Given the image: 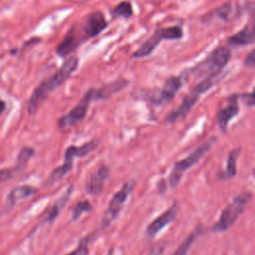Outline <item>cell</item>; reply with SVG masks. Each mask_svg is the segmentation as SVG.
Returning <instances> with one entry per match:
<instances>
[{"mask_svg":"<svg viewBox=\"0 0 255 255\" xmlns=\"http://www.w3.org/2000/svg\"><path fill=\"white\" fill-rule=\"evenodd\" d=\"M241 149L240 148H234L232 149L227 157V163H226V170L224 173V178H232L236 175L237 170V159L239 157Z\"/></svg>","mask_w":255,"mask_h":255,"instance_id":"22","label":"cell"},{"mask_svg":"<svg viewBox=\"0 0 255 255\" xmlns=\"http://www.w3.org/2000/svg\"><path fill=\"white\" fill-rule=\"evenodd\" d=\"M92 210V205L89 201L87 200H83L78 202L74 209H73V214H72V219L73 220H77L84 212H89Z\"/></svg>","mask_w":255,"mask_h":255,"instance_id":"26","label":"cell"},{"mask_svg":"<svg viewBox=\"0 0 255 255\" xmlns=\"http://www.w3.org/2000/svg\"><path fill=\"white\" fill-rule=\"evenodd\" d=\"M99 140L94 138L81 145H70L65 150L64 160L73 161L76 157H84L94 151L99 146Z\"/></svg>","mask_w":255,"mask_h":255,"instance_id":"14","label":"cell"},{"mask_svg":"<svg viewBox=\"0 0 255 255\" xmlns=\"http://www.w3.org/2000/svg\"><path fill=\"white\" fill-rule=\"evenodd\" d=\"M78 42L76 40L74 32L71 30L68 32V34L65 36L63 41L58 45L56 49V53L61 56V57H66L68 56L72 51L75 50L77 47Z\"/></svg>","mask_w":255,"mask_h":255,"instance_id":"19","label":"cell"},{"mask_svg":"<svg viewBox=\"0 0 255 255\" xmlns=\"http://www.w3.org/2000/svg\"><path fill=\"white\" fill-rule=\"evenodd\" d=\"M89 240H90V236H87V237L81 239L77 248H75L72 252H70L66 255H88V253H89V248H88Z\"/></svg>","mask_w":255,"mask_h":255,"instance_id":"27","label":"cell"},{"mask_svg":"<svg viewBox=\"0 0 255 255\" xmlns=\"http://www.w3.org/2000/svg\"><path fill=\"white\" fill-rule=\"evenodd\" d=\"M239 105H238V96L233 95L228 99V105L220 110L217 115V123L222 131H225L229 122L238 115Z\"/></svg>","mask_w":255,"mask_h":255,"instance_id":"12","label":"cell"},{"mask_svg":"<svg viewBox=\"0 0 255 255\" xmlns=\"http://www.w3.org/2000/svg\"><path fill=\"white\" fill-rule=\"evenodd\" d=\"M109 176H110V168L105 164L100 165L98 169L93 174H91L88 180V183L86 186L88 193L93 196L100 195L104 189L105 182L107 181Z\"/></svg>","mask_w":255,"mask_h":255,"instance_id":"10","label":"cell"},{"mask_svg":"<svg viewBox=\"0 0 255 255\" xmlns=\"http://www.w3.org/2000/svg\"><path fill=\"white\" fill-rule=\"evenodd\" d=\"M160 32L163 39H166V40H177V39H180L183 35L181 28L178 26L162 28L160 29Z\"/></svg>","mask_w":255,"mask_h":255,"instance_id":"25","label":"cell"},{"mask_svg":"<svg viewBox=\"0 0 255 255\" xmlns=\"http://www.w3.org/2000/svg\"><path fill=\"white\" fill-rule=\"evenodd\" d=\"M95 97V91L93 89H90L85 96L81 99V101L66 115H64L62 118L58 121V126L60 128L65 129L68 128L78 122L82 121L88 112L89 105L92 101V99Z\"/></svg>","mask_w":255,"mask_h":255,"instance_id":"6","label":"cell"},{"mask_svg":"<svg viewBox=\"0 0 255 255\" xmlns=\"http://www.w3.org/2000/svg\"><path fill=\"white\" fill-rule=\"evenodd\" d=\"M200 234V229L196 228L194 229L175 249V251L172 253V255H186L187 252L189 251L190 247L192 246L193 242L196 240L198 235Z\"/></svg>","mask_w":255,"mask_h":255,"instance_id":"23","label":"cell"},{"mask_svg":"<svg viewBox=\"0 0 255 255\" xmlns=\"http://www.w3.org/2000/svg\"><path fill=\"white\" fill-rule=\"evenodd\" d=\"M79 64V60L77 57H70L65 61L60 70L56 72L51 78L42 82L32 93L29 102H28V114L30 116L35 115L38 111L40 105L46 100L48 95L61 86L77 69Z\"/></svg>","mask_w":255,"mask_h":255,"instance_id":"1","label":"cell"},{"mask_svg":"<svg viewBox=\"0 0 255 255\" xmlns=\"http://www.w3.org/2000/svg\"><path fill=\"white\" fill-rule=\"evenodd\" d=\"M163 39L160 29L156 30L154 32V34L145 42L143 43L140 48H138L134 53H133V57L134 58H142V57H146L148 56L151 52H153V50L156 48V46L160 43V41Z\"/></svg>","mask_w":255,"mask_h":255,"instance_id":"17","label":"cell"},{"mask_svg":"<svg viewBox=\"0 0 255 255\" xmlns=\"http://www.w3.org/2000/svg\"><path fill=\"white\" fill-rule=\"evenodd\" d=\"M34 152L35 150L33 147H30V146L22 147L17 155L16 164L12 167L4 168L1 170V181L5 182L22 173L26 168L27 162L34 155Z\"/></svg>","mask_w":255,"mask_h":255,"instance_id":"7","label":"cell"},{"mask_svg":"<svg viewBox=\"0 0 255 255\" xmlns=\"http://www.w3.org/2000/svg\"><path fill=\"white\" fill-rule=\"evenodd\" d=\"M165 249V243H157L153 245L147 255H161Z\"/></svg>","mask_w":255,"mask_h":255,"instance_id":"28","label":"cell"},{"mask_svg":"<svg viewBox=\"0 0 255 255\" xmlns=\"http://www.w3.org/2000/svg\"><path fill=\"white\" fill-rule=\"evenodd\" d=\"M37 192V189L31 185H20L15 188H13L7 196L5 205L6 209H11L15 203L19 200H22L24 198H27L29 196L34 195Z\"/></svg>","mask_w":255,"mask_h":255,"instance_id":"16","label":"cell"},{"mask_svg":"<svg viewBox=\"0 0 255 255\" xmlns=\"http://www.w3.org/2000/svg\"><path fill=\"white\" fill-rule=\"evenodd\" d=\"M254 172H255V170H254Z\"/></svg>","mask_w":255,"mask_h":255,"instance_id":"32","label":"cell"},{"mask_svg":"<svg viewBox=\"0 0 255 255\" xmlns=\"http://www.w3.org/2000/svg\"><path fill=\"white\" fill-rule=\"evenodd\" d=\"M229 43L234 46H242L255 43V16L246 24L242 30L229 38Z\"/></svg>","mask_w":255,"mask_h":255,"instance_id":"13","label":"cell"},{"mask_svg":"<svg viewBox=\"0 0 255 255\" xmlns=\"http://www.w3.org/2000/svg\"><path fill=\"white\" fill-rule=\"evenodd\" d=\"M252 195L249 192L238 194L221 212L219 220L212 226V232H223L229 229L244 211Z\"/></svg>","mask_w":255,"mask_h":255,"instance_id":"3","label":"cell"},{"mask_svg":"<svg viewBox=\"0 0 255 255\" xmlns=\"http://www.w3.org/2000/svg\"><path fill=\"white\" fill-rule=\"evenodd\" d=\"M133 186H134L133 181H128L122 186V188L119 191H117L114 194V196L111 199L109 206L104 214L103 226H105V227L108 226L118 217L125 202L127 201L129 193L131 192Z\"/></svg>","mask_w":255,"mask_h":255,"instance_id":"5","label":"cell"},{"mask_svg":"<svg viewBox=\"0 0 255 255\" xmlns=\"http://www.w3.org/2000/svg\"><path fill=\"white\" fill-rule=\"evenodd\" d=\"M183 82L180 77H170L164 83L162 89L153 94L150 101L155 105H163L169 103L181 88Z\"/></svg>","mask_w":255,"mask_h":255,"instance_id":"8","label":"cell"},{"mask_svg":"<svg viewBox=\"0 0 255 255\" xmlns=\"http://www.w3.org/2000/svg\"><path fill=\"white\" fill-rule=\"evenodd\" d=\"M229 59V49L225 47H219L216 50H214L205 61L197 65L194 68L193 73L195 74L196 77L205 76L206 78L213 75H218L220 71L223 69V67L227 64Z\"/></svg>","mask_w":255,"mask_h":255,"instance_id":"4","label":"cell"},{"mask_svg":"<svg viewBox=\"0 0 255 255\" xmlns=\"http://www.w3.org/2000/svg\"><path fill=\"white\" fill-rule=\"evenodd\" d=\"M107 255H114V248H111V249L109 250V252H108Z\"/></svg>","mask_w":255,"mask_h":255,"instance_id":"31","label":"cell"},{"mask_svg":"<svg viewBox=\"0 0 255 255\" xmlns=\"http://www.w3.org/2000/svg\"><path fill=\"white\" fill-rule=\"evenodd\" d=\"M245 65L250 68H255V50L252 51L245 59Z\"/></svg>","mask_w":255,"mask_h":255,"instance_id":"30","label":"cell"},{"mask_svg":"<svg viewBox=\"0 0 255 255\" xmlns=\"http://www.w3.org/2000/svg\"><path fill=\"white\" fill-rule=\"evenodd\" d=\"M127 85H128V82L125 81V80H118V81L109 83V84L103 86L102 88H100L98 91L95 92V98L98 99V100L108 99L112 95H114V94L122 91L123 89H125Z\"/></svg>","mask_w":255,"mask_h":255,"instance_id":"18","label":"cell"},{"mask_svg":"<svg viewBox=\"0 0 255 255\" xmlns=\"http://www.w3.org/2000/svg\"><path fill=\"white\" fill-rule=\"evenodd\" d=\"M72 167H73V161L64 160V163L62 165L52 170V172L48 176V180H47L48 184H54L59 180H61L67 173L70 172Z\"/></svg>","mask_w":255,"mask_h":255,"instance_id":"21","label":"cell"},{"mask_svg":"<svg viewBox=\"0 0 255 255\" xmlns=\"http://www.w3.org/2000/svg\"><path fill=\"white\" fill-rule=\"evenodd\" d=\"M107 26L108 22L103 13L94 12L88 16L84 26V30L89 37H95L99 35L104 29H106Z\"/></svg>","mask_w":255,"mask_h":255,"instance_id":"15","label":"cell"},{"mask_svg":"<svg viewBox=\"0 0 255 255\" xmlns=\"http://www.w3.org/2000/svg\"><path fill=\"white\" fill-rule=\"evenodd\" d=\"M178 205L174 203L165 211H163L160 215H158L153 221H151L145 230V234L148 238H153L157 232H159L165 225L171 223L178 214Z\"/></svg>","mask_w":255,"mask_h":255,"instance_id":"9","label":"cell"},{"mask_svg":"<svg viewBox=\"0 0 255 255\" xmlns=\"http://www.w3.org/2000/svg\"><path fill=\"white\" fill-rule=\"evenodd\" d=\"M72 189H73V188L70 186L69 189L67 190V192H66L65 194H63V195L53 204V206L49 209V212L47 213V216L44 218V222H51V221H53V220H55V219L57 218V216L59 215L61 209L65 206V204H66V202H67V200H68V198H69V196H70V193H71Z\"/></svg>","mask_w":255,"mask_h":255,"instance_id":"20","label":"cell"},{"mask_svg":"<svg viewBox=\"0 0 255 255\" xmlns=\"http://www.w3.org/2000/svg\"><path fill=\"white\" fill-rule=\"evenodd\" d=\"M215 137H211L201 143L199 146H197L188 156L185 158L176 161L173 164V167L170 171V174L168 176V183L171 188H175L178 183L180 182V179L182 177V174L191 166L195 165L203 156L204 154L209 151V149L212 147L213 143L215 142Z\"/></svg>","mask_w":255,"mask_h":255,"instance_id":"2","label":"cell"},{"mask_svg":"<svg viewBox=\"0 0 255 255\" xmlns=\"http://www.w3.org/2000/svg\"><path fill=\"white\" fill-rule=\"evenodd\" d=\"M113 15L114 17H130L132 15V8L129 2L128 1H123L120 4H118L114 10H113Z\"/></svg>","mask_w":255,"mask_h":255,"instance_id":"24","label":"cell"},{"mask_svg":"<svg viewBox=\"0 0 255 255\" xmlns=\"http://www.w3.org/2000/svg\"><path fill=\"white\" fill-rule=\"evenodd\" d=\"M243 100H244V103L247 106L254 107L255 106V88H254V90H253V92L251 94L243 95Z\"/></svg>","mask_w":255,"mask_h":255,"instance_id":"29","label":"cell"},{"mask_svg":"<svg viewBox=\"0 0 255 255\" xmlns=\"http://www.w3.org/2000/svg\"><path fill=\"white\" fill-rule=\"evenodd\" d=\"M200 94L193 89L181 102V104L172 112H170L166 119H165V123L166 124H173L176 121H178L180 118L184 117L190 110L191 108L195 105V103L197 102V100L199 99Z\"/></svg>","mask_w":255,"mask_h":255,"instance_id":"11","label":"cell"}]
</instances>
